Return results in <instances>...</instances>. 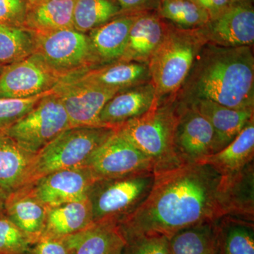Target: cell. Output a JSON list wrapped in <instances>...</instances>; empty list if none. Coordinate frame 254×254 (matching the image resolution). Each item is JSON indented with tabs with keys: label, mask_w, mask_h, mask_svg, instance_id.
<instances>
[{
	"label": "cell",
	"mask_w": 254,
	"mask_h": 254,
	"mask_svg": "<svg viewBox=\"0 0 254 254\" xmlns=\"http://www.w3.org/2000/svg\"><path fill=\"white\" fill-rule=\"evenodd\" d=\"M254 220L252 188L242 173L223 176L209 164L183 163L155 173L149 194L118 222L126 241L165 236L225 215Z\"/></svg>",
	"instance_id": "1"
},
{
	"label": "cell",
	"mask_w": 254,
	"mask_h": 254,
	"mask_svg": "<svg viewBox=\"0 0 254 254\" xmlns=\"http://www.w3.org/2000/svg\"><path fill=\"white\" fill-rule=\"evenodd\" d=\"M181 104L206 100L233 108H254L252 47L225 48L206 43L175 96Z\"/></svg>",
	"instance_id": "2"
},
{
	"label": "cell",
	"mask_w": 254,
	"mask_h": 254,
	"mask_svg": "<svg viewBox=\"0 0 254 254\" xmlns=\"http://www.w3.org/2000/svg\"><path fill=\"white\" fill-rule=\"evenodd\" d=\"M206 43L199 28L181 29L168 23L163 41L148 63L158 102L175 98Z\"/></svg>",
	"instance_id": "3"
},
{
	"label": "cell",
	"mask_w": 254,
	"mask_h": 254,
	"mask_svg": "<svg viewBox=\"0 0 254 254\" xmlns=\"http://www.w3.org/2000/svg\"><path fill=\"white\" fill-rule=\"evenodd\" d=\"M175 98L157 102L144 115L129 120L117 129L151 160L155 173L183 164L174 145L177 122Z\"/></svg>",
	"instance_id": "4"
},
{
	"label": "cell",
	"mask_w": 254,
	"mask_h": 254,
	"mask_svg": "<svg viewBox=\"0 0 254 254\" xmlns=\"http://www.w3.org/2000/svg\"><path fill=\"white\" fill-rule=\"evenodd\" d=\"M115 130L105 127L66 128L34 155L23 187L54 172L84 166L93 152Z\"/></svg>",
	"instance_id": "5"
},
{
	"label": "cell",
	"mask_w": 254,
	"mask_h": 254,
	"mask_svg": "<svg viewBox=\"0 0 254 254\" xmlns=\"http://www.w3.org/2000/svg\"><path fill=\"white\" fill-rule=\"evenodd\" d=\"M155 179V172L145 171L96 180L88 193L93 222L110 220L118 223L143 203Z\"/></svg>",
	"instance_id": "6"
},
{
	"label": "cell",
	"mask_w": 254,
	"mask_h": 254,
	"mask_svg": "<svg viewBox=\"0 0 254 254\" xmlns=\"http://www.w3.org/2000/svg\"><path fill=\"white\" fill-rule=\"evenodd\" d=\"M70 127L66 110L53 91L2 133L26 151L36 155Z\"/></svg>",
	"instance_id": "7"
},
{
	"label": "cell",
	"mask_w": 254,
	"mask_h": 254,
	"mask_svg": "<svg viewBox=\"0 0 254 254\" xmlns=\"http://www.w3.org/2000/svg\"><path fill=\"white\" fill-rule=\"evenodd\" d=\"M35 36L36 53L62 78L100 66L86 33L72 28Z\"/></svg>",
	"instance_id": "8"
},
{
	"label": "cell",
	"mask_w": 254,
	"mask_h": 254,
	"mask_svg": "<svg viewBox=\"0 0 254 254\" xmlns=\"http://www.w3.org/2000/svg\"><path fill=\"white\" fill-rule=\"evenodd\" d=\"M84 166L97 180L155 172L151 160L118 129L93 152Z\"/></svg>",
	"instance_id": "9"
},
{
	"label": "cell",
	"mask_w": 254,
	"mask_h": 254,
	"mask_svg": "<svg viewBox=\"0 0 254 254\" xmlns=\"http://www.w3.org/2000/svg\"><path fill=\"white\" fill-rule=\"evenodd\" d=\"M63 79L35 52L26 59L4 66L0 71V98H33L53 91Z\"/></svg>",
	"instance_id": "10"
},
{
	"label": "cell",
	"mask_w": 254,
	"mask_h": 254,
	"mask_svg": "<svg viewBox=\"0 0 254 254\" xmlns=\"http://www.w3.org/2000/svg\"><path fill=\"white\" fill-rule=\"evenodd\" d=\"M54 92L66 110L71 127H101L100 114L107 102L118 93L72 77L63 78Z\"/></svg>",
	"instance_id": "11"
},
{
	"label": "cell",
	"mask_w": 254,
	"mask_h": 254,
	"mask_svg": "<svg viewBox=\"0 0 254 254\" xmlns=\"http://www.w3.org/2000/svg\"><path fill=\"white\" fill-rule=\"evenodd\" d=\"M96 180L89 169L80 166L48 174L25 187L50 208L88 198V191Z\"/></svg>",
	"instance_id": "12"
},
{
	"label": "cell",
	"mask_w": 254,
	"mask_h": 254,
	"mask_svg": "<svg viewBox=\"0 0 254 254\" xmlns=\"http://www.w3.org/2000/svg\"><path fill=\"white\" fill-rule=\"evenodd\" d=\"M177 103L178 115L174 136L175 152L182 163H198L215 153L213 127L195 110Z\"/></svg>",
	"instance_id": "13"
},
{
	"label": "cell",
	"mask_w": 254,
	"mask_h": 254,
	"mask_svg": "<svg viewBox=\"0 0 254 254\" xmlns=\"http://www.w3.org/2000/svg\"><path fill=\"white\" fill-rule=\"evenodd\" d=\"M253 0L231 4L216 18L200 28L207 43L225 48L253 46Z\"/></svg>",
	"instance_id": "14"
},
{
	"label": "cell",
	"mask_w": 254,
	"mask_h": 254,
	"mask_svg": "<svg viewBox=\"0 0 254 254\" xmlns=\"http://www.w3.org/2000/svg\"><path fill=\"white\" fill-rule=\"evenodd\" d=\"M158 102L151 81L119 91L103 107L101 127L117 129L123 124L144 115Z\"/></svg>",
	"instance_id": "15"
},
{
	"label": "cell",
	"mask_w": 254,
	"mask_h": 254,
	"mask_svg": "<svg viewBox=\"0 0 254 254\" xmlns=\"http://www.w3.org/2000/svg\"><path fill=\"white\" fill-rule=\"evenodd\" d=\"M182 105H187L200 114L213 127L215 153L230 144L254 118V108L233 109L206 100H192Z\"/></svg>",
	"instance_id": "16"
},
{
	"label": "cell",
	"mask_w": 254,
	"mask_h": 254,
	"mask_svg": "<svg viewBox=\"0 0 254 254\" xmlns=\"http://www.w3.org/2000/svg\"><path fill=\"white\" fill-rule=\"evenodd\" d=\"M68 77L118 92L150 81L148 64L136 62H115Z\"/></svg>",
	"instance_id": "17"
},
{
	"label": "cell",
	"mask_w": 254,
	"mask_h": 254,
	"mask_svg": "<svg viewBox=\"0 0 254 254\" xmlns=\"http://www.w3.org/2000/svg\"><path fill=\"white\" fill-rule=\"evenodd\" d=\"M168 22L158 11L141 13L132 25L125 53L120 61L148 64L163 41Z\"/></svg>",
	"instance_id": "18"
},
{
	"label": "cell",
	"mask_w": 254,
	"mask_h": 254,
	"mask_svg": "<svg viewBox=\"0 0 254 254\" xmlns=\"http://www.w3.org/2000/svg\"><path fill=\"white\" fill-rule=\"evenodd\" d=\"M48 209L31 194L27 187H23L9 193L4 214L33 245L40 240L44 230Z\"/></svg>",
	"instance_id": "19"
},
{
	"label": "cell",
	"mask_w": 254,
	"mask_h": 254,
	"mask_svg": "<svg viewBox=\"0 0 254 254\" xmlns=\"http://www.w3.org/2000/svg\"><path fill=\"white\" fill-rule=\"evenodd\" d=\"M138 14H122L88 33L100 66L123 58L130 30Z\"/></svg>",
	"instance_id": "20"
},
{
	"label": "cell",
	"mask_w": 254,
	"mask_h": 254,
	"mask_svg": "<svg viewBox=\"0 0 254 254\" xmlns=\"http://www.w3.org/2000/svg\"><path fill=\"white\" fill-rule=\"evenodd\" d=\"M93 223L91 205L88 198L64 203L48 209L41 238L68 236L88 228Z\"/></svg>",
	"instance_id": "21"
},
{
	"label": "cell",
	"mask_w": 254,
	"mask_h": 254,
	"mask_svg": "<svg viewBox=\"0 0 254 254\" xmlns=\"http://www.w3.org/2000/svg\"><path fill=\"white\" fill-rule=\"evenodd\" d=\"M254 118L230 144L200 162L211 165L223 176L230 177L254 163Z\"/></svg>",
	"instance_id": "22"
},
{
	"label": "cell",
	"mask_w": 254,
	"mask_h": 254,
	"mask_svg": "<svg viewBox=\"0 0 254 254\" xmlns=\"http://www.w3.org/2000/svg\"><path fill=\"white\" fill-rule=\"evenodd\" d=\"M76 0H55L27 5L24 28L35 34L72 29Z\"/></svg>",
	"instance_id": "23"
},
{
	"label": "cell",
	"mask_w": 254,
	"mask_h": 254,
	"mask_svg": "<svg viewBox=\"0 0 254 254\" xmlns=\"http://www.w3.org/2000/svg\"><path fill=\"white\" fill-rule=\"evenodd\" d=\"M34 155L0 132V187L8 193L23 187Z\"/></svg>",
	"instance_id": "24"
},
{
	"label": "cell",
	"mask_w": 254,
	"mask_h": 254,
	"mask_svg": "<svg viewBox=\"0 0 254 254\" xmlns=\"http://www.w3.org/2000/svg\"><path fill=\"white\" fill-rule=\"evenodd\" d=\"M254 220L225 215L215 222L218 254H254Z\"/></svg>",
	"instance_id": "25"
},
{
	"label": "cell",
	"mask_w": 254,
	"mask_h": 254,
	"mask_svg": "<svg viewBox=\"0 0 254 254\" xmlns=\"http://www.w3.org/2000/svg\"><path fill=\"white\" fill-rule=\"evenodd\" d=\"M126 244L118 222H94L83 230L76 254H122Z\"/></svg>",
	"instance_id": "26"
},
{
	"label": "cell",
	"mask_w": 254,
	"mask_h": 254,
	"mask_svg": "<svg viewBox=\"0 0 254 254\" xmlns=\"http://www.w3.org/2000/svg\"><path fill=\"white\" fill-rule=\"evenodd\" d=\"M215 222L198 224L177 232L169 238L170 254H218Z\"/></svg>",
	"instance_id": "27"
},
{
	"label": "cell",
	"mask_w": 254,
	"mask_h": 254,
	"mask_svg": "<svg viewBox=\"0 0 254 254\" xmlns=\"http://www.w3.org/2000/svg\"><path fill=\"white\" fill-rule=\"evenodd\" d=\"M122 14L120 6L114 0H76L73 9V29L89 33Z\"/></svg>",
	"instance_id": "28"
},
{
	"label": "cell",
	"mask_w": 254,
	"mask_h": 254,
	"mask_svg": "<svg viewBox=\"0 0 254 254\" xmlns=\"http://www.w3.org/2000/svg\"><path fill=\"white\" fill-rule=\"evenodd\" d=\"M36 50L33 32L26 28L0 25V64L3 66L26 59Z\"/></svg>",
	"instance_id": "29"
},
{
	"label": "cell",
	"mask_w": 254,
	"mask_h": 254,
	"mask_svg": "<svg viewBox=\"0 0 254 254\" xmlns=\"http://www.w3.org/2000/svg\"><path fill=\"white\" fill-rule=\"evenodd\" d=\"M158 14L181 29H198L210 20L208 13L192 0H161Z\"/></svg>",
	"instance_id": "30"
},
{
	"label": "cell",
	"mask_w": 254,
	"mask_h": 254,
	"mask_svg": "<svg viewBox=\"0 0 254 254\" xmlns=\"http://www.w3.org/2000/svg\"><path fill=\"white\" fill-rule=\"evenodd\" d=\"M33 244L5 214L0 215V254H29Z\"/></svg>",
	"instance_id": "31"
},
{
	"label": "cell",
	"mask_w": 254,
	"mask_h": 254,
	"mask_svg": "<svg viewBox=\"0 0 254 254\" xmlns=\"http://www.w3.org/2000/svg\"><path fill=\"white\" fill-rule=\"evenodd\" d=\"M50 93L27 99L0 98V132L7 129L13 124L31 111L45 95Z\"/></svg>",
	"instance_id": "32"
},
{
	"label": "cell",
	"mask_w": 254,
	"mask_h": 254,
	"mask_svg": "<svg viewBox=\"0 0 254 254\" xmlns=\"http://www.w3.org/2000/svg\"><path fill=\"white\" fill-rule=\"evenodd\" d=\"M83 230L66 237L41 238L31 246L29 254H76Z\"/></svg>",
	"instance_id": "33"
},
{
	"label": "cell",
	"mask_w": 254,
	"mask_h": 254,
	"mask_svg": "<svg viewBox=\"0 0 254 254\" xmlns=\"http://www.w3.org/2000/svg\"><path fill=\"white\" fill-rule=\"evenodd\" d=\"M122 254H170L169 238L155 235L128 239Z\"/></svg>",
	"instance_id": "34"
},
{
	"label": "cell",
	"mask_w": 254,
	"mask_h": 254,
	"mask_svg": "<svg viewBox=\"0 0 254 254\" xmlns=\"http://www.w3.org/2000/svg\"><path fill=\"white\" fill-rule=\"evenodd\" d=\"M26 0H0V25L24 28Z\"/></svg>",
	"instance_id": "35"
},
{
	"label": "cell",
	"mask_w": 254,
	"mask_h": 254,
	"mask_svg": "<svg viewBox=\"0 0 254 254\" xmlns=\"http://www.w3.org/2000/svg\"><path fill=\"white\" fill-rule=\"evenodd\" d=\"M123 14H138L158 11L161 0H114Z\"/></svg>",
	"instance_id": "36"
},
{
	"label": "cell",
	"mask_w": 254,
	"mask_h": 254,
	"mask_svg": "<svg viewBox=\"0 0 254 254\" xmlns=\"http://www.w3.org/2000/svg\"><path fill=\"white\" fill-rule=\"evenodd\" d=\"M208 13L210 19L216 18L230 6V0H192Z\"/></svg>",
	"instance_id": "37"
},
{
	"label": "cell",
	"mask_w": 254,
	"mask_h": 254,
	"mask_svg": "<svg viewBox=\"0 0 254 254\" xmlns=\"http://www.w3.org/2000/svg\"><path fill=\"white\" fill-rule=\"evenodd\" d=\"M9 193L0 187V215L4 214V206Z\"/></svg>",
	"instance_id": "38"
},
{
	"label": "cell",
	"mask_w": 254,
	"mask_h": 254,
	"mask_svg": "<svg viewBox=\"0 0 254 254\" xmlns=\"http://www.w3.org/2000/svg\"><path fill=\"white\" fill-rule=\"evenodd\" d=\"M46 1H55V0H27L26 1H27V5H32Z\"/></svg>",
	"instance_id": "39"
},
{
	"label": "cell",
	"mask_w": 254,
	"mask_h": 254,
	"mask_svg": "<svg viewBox=\"0 0 254 254\" xmlns=\"http://www.w3.org/2000/svg\"><path fill=\"white\" fill-rule=\"evenodd\" d=\"M230 1L231 4H237V3L245 2L250 0H230Z\"/></svg>",
	"instance_id": "40"
},
{
	"label": "cell",
	"mask_w": 254,
	"mask_h": 254,
	"mask_svg": "<svg viewBox=\"0 0 254 254\" xmlns=\"http://www.w3.org/2000/svg\"><path fill=\"white\" fill-rule=\"evenodd\" d=\"M3 67H4V66H3L2 65L0 64V71H1V69H2Z\"/></svg>",
	"instance_id": "41"
},
{
	"label": "cell",
	"mask_w": 254,
	"mask_h": 254,
	"mask_svg": "<svg viewBox=\"0 0 254 254\" xmlns=\"http://www.w3.org/2000/svg\"><path fill=\"white\" fill-rule=\"evenodd\" d=\"M26 1H27V0H26Z\"/></svg>",
	"instance_id": "42"
}]
</instances>
